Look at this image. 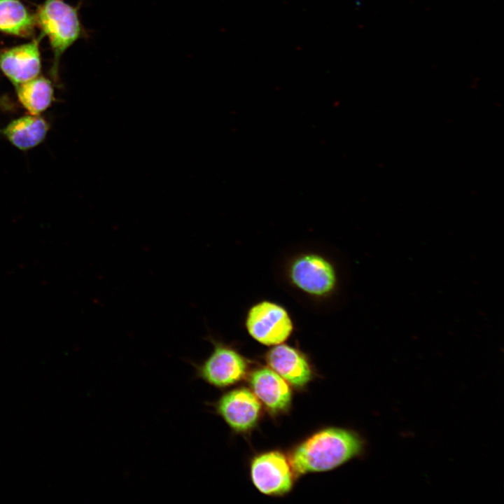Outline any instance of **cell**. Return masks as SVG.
<instances>
[{
	"label": "cell",
	"mask_w": 504,
	"mask_h": 504,
	"mask_svg": "<svg viewBox=\"0 0 504 504\" xmlns=\"http://www.w3.org/2000/svg\"><path fill=\"white\" fill-rule=\"evenodd\" d=\"M364 440L356 432L340 428L321 430L296 446L289 461L298 475L332 470L359 456Z\"/></svg>",
	"instance_id": "6da1fadb"
},
{
	"label": "cell",
	"mask_w": 504,
	"mask_h": 504,
	"mask_svg": "<svg viewBox=\"0 0 504 504\" xmlns=\"http://www.w3.org/2000/svg\"><path fill=\"white\" fill-rule=\"evenodd\" d=\"M36 20L49 38L57 66L61 55L83 34L78 8L63 0H46L38 8Z\"/></svg>",
	"instance_id": "7a4b0ae2"
},
{
	"label": "cell",
	"mask_w": 504,
	"mask_h": 504,
	"mask_svg": "<svg viewBox=\"0 0 504 504\" xmlns=\"http://www.w3.org/2000/svg\"><path fill=\"white\" fill-rule=\"evenodd\" d=\"M211 354L202 361H189L195 370L196 379L209 385L223 388L237 384L246 375L248 363L234 348L212 337Z\"/></svg>",
	"instance_id": "3957f363"
},
{
	"label": "cell",
	"mask_w": 504,
	"mask_h": 504,
	"mask_svg": "<svg viewBox=\"0 0 504 504\" xmlns=\"http://www.w3.org/2000/svg\"><path fill=\"white\" fill-rule=\"evenodd\" d=\"M288 275L298 289L318 298L330 295L337 283L333 265L316 253H305L295 258L289 266Z\"/></svg>",
	"instance_id": "277c9868"
},
{
	"label": "cell",
	"mask_w": 504,
	"mask_h": 504,
	"mask_svg": "<svg viewBox=\"0 0 504 504\" xmlns=\"http://www.w3.org/2000/svg\"><path fill=\"white\" fill-rule=\"evenodd\" d=\"M245 325L252 338L267 346L283 343L293 330V323L286 309L267 300L259 302L249 309Z\"/></svg>",
	"instance_id": "5b68a950"
},
{
	"label": "cell",
	"mask_w": 504,
	"mask_h": 504,
	"mask_svg": "<svg viewBox=\"0 0 504 504\" xmlns=\"http://www.w3.org/2000/svg\"><path fill=\"white\" fill-rule=\"evenodd\" d=\"M293 472L289 460L278 451L257 455L251 463L253 484L261 493L269 496L288 493L293 484Z\"/></svg>",
	"instance_id": "8992f818"
},
{
	"label": "cell",
	"mask_w": 504,
	"mask_h": 504,
	"mask_svg": "<svg viewBox=\"0 0 504 504\" xmlns=\"http://www.w3.org/2000/svg\"><path fill=\"white\" fill-rule=\"evenodd\" d=\"M215 412L234 432L245 433L258 423L261 414L260 402L246 388H237L223 394L210 403Z\"/></svg>",
	"instance_id": "52a82bcc"
},
{
	"label": "cell",
	"mask_w": 504,
	"mask_h": 504,
	"mask_svg": "<svg viewBox=\"0 0 504 504\" xmlns=\"http://www.w3.org/2000/svg\"><path fill=\"white\" fill-rule=\"evenodd\" d=\"M249 381L255 396L271 413H284L290 408L292 393L288 383L270 368L254 370Z\"/></svg>",
	"instance_id": "ba28073f"
},
{
	"label": "cell",
	"mask_w": 504,
	"mask_h": 504,
	"mask_svg": "<svg viewBox=\"0 0 504 504\" xmlns=\"http://www.w3.org/2000/svg\"><path fill=\"white\" fill-rule=\"evenodd\" d=\"M270 368L294 387L302 388L312 377L307 357L298 349L285 344L274 345L266 354Z\"/></svg>",
	"instance_id": "9c48e42d"
},
{
	"label": "cell",
	"mask_w": 504,
	"mask_h": 504,
	"mask_svg": "<svg viewBox=\"0 0 504 504\" xmlns=\"http://www.w3.org/2000/svg\"><path fill=\"white\" fill-rule=\"evenodd\" d=\"M0 67L17 85L37 77L41 70L38 41L34 40L3 52L0 55Z\"/></svg>",
	"instance_id": "30bf717a"
},
{
	"label": "cell",
	"mask_w": 504,
	"mask_h": 504,
	"mask_svg": "<svg viewBox=\"0 0 504 504\" xmlns=\"http://www.w3.org/2000/svg\"><path fill=\"white\" fill-rule=\"evenodd\" d=\"M48 130L46 121L38 115H26L11 122L4 133L17 148L27 150L40 144Z\"/></svg>",
	"instance_id": "8fae6325"
},
{
	"label": "cell",
	"mask_w": 504,
	"mask_h": 504,
	"mask_svg": "<svg viewBox=\"0 0 504 504\" xmlns=\"http://www.w3.org/2000/svg\"><path fill=\"white\" fill-rule=\"evenodd\" d=\"M36 23V15L20 0H0L1 31L27 36L32 33Z\"/></svg>",
	"instance_id": "7c38bea8"
},
{
	"label": "cell",
	"mask_w": 504,
	"mask_h": 504,
	"mask_svg": "<svg viewBox=\"0 0 504 504\" xmlns=\"http://www.w3.org/2000/svg\"><path fill=\"white\" fill-rule=\"evenodd\" d=\"M19 100L34 115H38L50 104L53 90L50 82L43 77H36L17 85Z\"/></svg>",
	"instance_id": "4fadbf2b"
}]
</instances>
